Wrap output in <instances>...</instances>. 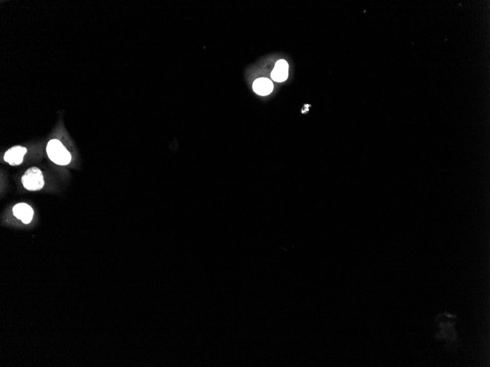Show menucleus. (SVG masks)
<instances>
[{"label":"nucleus","mask_w":490,"mask_h":367,"mask_svg":"<svg viewBox=\"0 0 490 367\" xmlns=\"http://www.w3.org/2000/svg\"><path fill=\"white\" fill-rule=\"evenodd\" d=\"M457 315L448 314L447 312L440 314L437 316L435 322L438 327V333L435 336L437 339H445L446 348L456 351L458 348L459 341L458 334L454 329L457 324Z\"/></svg>","instance_id":"f257e3e1"},{"label":"nucleus","mask_w":490,"mask_h":367,"mask_svg":"<svg viewBox=\"0 0 490 367\" xmlns=\"http://www.w3.org/2000/svg\"><path fill=\"white\" fill-rule=\"evenodd\" d=\"M47 152L51 161L58 165H67L71 162V154L57 139L49 141L47 144Z\"/></svg>","instance_id":"f03ea898"},{"label":"nucleus","mask_w":490,"mask_h":367,"mask_svg":"<svg viewBox=\"0 0 490 367\" xmlns=\"http://www.w3.org/2000/svg\"><path fill=\"white\" fill-rule=\"evenodd\" d=\"M22 182L28 191H39L44 186L43 174L37 167H32L27 170L22 178Z\"/></svg>","instance_id":"7ed1b4c3"},{"label":"nucleus","mask_w":490,"mask_h":367,"mask_svg":"<svg viewBox=\"0 0 490 367\" xmlns=\"http://www.w3.org/2000/svg\"><path fill=\"white\" fill-rule=\"evenodd\" d=\"M27 154V149L22 146H15L8 149L4 156V159L10 165L18 166L23 162L24 156Z\"/></svg>","instance_id":"20e7f679"},{"label":"nucleus","mask_w":490,"mask_h":367,"mask_svg":"<svg viewBox=\"0 0 490 367\" xmlns=\"http://www.w3.org/2000/svg\"><path fill=\"white\" fill-rule=\"evenodd\" d=\"M13 212L15 217L25 224L30 223L34 215L33 210L26 203H19L15 205Z\"/></svg>","instance_id":"39448f33"},{"label":"nucleus","mask_w":490,"mask_h":367,"mask_svg":"<svg viewBox=\"0 0 490 367\" xmlns=\"http://www.w3.org/2000/svg\"><path fill=\"white\" fill-rule=\"evenodd\" d=\"M288 62L284 59L277 61L271 74L272 79L277 82H282L288 79Z\"/></svg>","instance_id":"423d86ee"},{"label":"nucleus","mask_w":490,"mask_h":367,"mask_svg":"<svg viewBox=\"0 0 490 367\" xmlns=\"http://www.w3.org/2000/svg\"><path fill=\"white\" fill-rule=\"evenodd\" d=\"M274 85L271 80L267 78H259L253 82V89L259 96H268L273 91Z\"/></svg>","instance_id":"0eeeda50"}]
</instances>
